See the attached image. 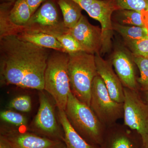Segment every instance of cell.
<instances>
[{
	"label": "cell",
	"mask_w": 148,
	"mask_h": 148,
	"mask_svg": "<svg viewBox=\"0 0 148 148\" xmlns=\"http://www.w3.org/2000/svg\"><path fill=\"white\" fill-rule=\"evenodd\" d=\"M47 49L15 34L1 36V85L44 90L45 73L50 55Z\"/></svg>",
	"instance_id": "6da1fadb"
},
{
	"label": "cell",
	"mask_w": 148,
	"mask_h": 148,
	"mask_svg": "<svg viewBox=\"0 0 148 148\" xmlns=\"http://www.w3.org/2000/svg\"><path fill=\"white\" fill-rule=\"evenodd\" d=\"M72 127L88 143L102 145L106 127L100 121L89 106L69 93L65 110Z\"/></svg>",
	"instance_id": "7a4b0ae2"
},
{
	"label": "cell",
	"mask_w": 148,
	"mask_h": 148,
	"mask_svg": "<svg viewBox=\"0 0 148 148\" xmlns=\"http://www.w3.org/2000/svg\"><path fill=\"white\" fill-rule=\"evenodd\" d=\"M69 55L71 91L78 100L90 107L92 83L98 75L95 54L79 51Z\"/></svg>",
	"instance_id": "3957f363"
},
{
	"label": "cell",
	"mask_w": 148,
	"mask_h": 148,
	"mask_svg": "<svg viewBox=\"0 0 148 148\" xmlns=\"http://www.w3.org/2000/svg\"><path fill=\"white\" fill-rule=\"evenodd\" d=\"M69 55L56 51L48 59L44 76V90L53 98L57 109L66 110L71 85L68 72Z\"/></svg>",
	"instance_id": "277c9868"
},
{
	"label": "cell",
	"mask_w": 148,
	"mask_h": 148,
	"mask_svg": "<svg viewBox=\"0 0 148 148\" xmlns=\"http://www.w3.org/2000/svg\"><path fill=\"white\" fill-rule=\"evenodd\" d=\"M90 107L106 127L115 124L124 116L123 103H118L111 98L105 83L98 75L92 83Z\"/></svg>",
	"instance_id": "5b68a950"
},
{
	"label": "cell",
	"mask_w": 148,
	"mask_h": 148,
	"mask_svg": "<svg viewBox=\"0 0 148 148\" xmlns=\"http://www.w3.org/2000/svg\"><path fill=\"white\" fill-rule=\"evenodd\" d=\"M124 125L140 136L143 148H148V103L140 91L124 87Z\"/></svg>",
	"instance_id": "8992f818"
},
{
	"label": "cell",
	"mask_w": 148,
	"mask_h": 148,
	"mask_svg": "<svg viewBox=\"0 0 148 148\" xmlns=\"http://www.w3.org/2000/svg\"><path fill=\"white\" fill-rule=\"evenodd\" d=\"M88 14L90 17L98 21L102 32V46L100 53L104 54L110 51L113 36L112 16L119 9L115 0H73Z\"/></svg>",
	"instance_id": "52a82bcc"
},
{
	"label": "cell",
	"mask_w": 148,
	"mask_h": 148,
	"mask_svg": "<svg viewBox=\"0 0 148 148\" xmlns=\"http://www.w3.org/2000/svg\"><path fill=\"white\" fill-rule=\"evenodd\" d=\"M38 95L39 108L32 123V131L41 136L64 142V130L58 124L52 103L44 90L39 91Z\"/></svg>",
	"instance_id": "ba28073f"
},
{
	"label": "cell",
	"mask_w": 148,
	"mask_h": 148,
	"mask_svg": "<svg viewBox=\"0 0 148 148\" xmlns=\"http://www.w3.org/2000/svg\"><path fill=\"white\" fill-rule=\"evenodd\" d=\"M63 21H60L59 13L54 3L51 0L45 2L32 15L27 25L21 28L18 34L23 32H41L53 36L67 33Z\"/></svg>",
	"instance_id": "9c48e42d"
},
{
	"label": "cell",
	"mask_w": 148,
	"mask_h": 148,
	"mask_svg": "<svg viewBox=\"0 0 148 148\" xmlns=\"http://www.w3.org/2000/svg\"><path fill=\"white\" fill-rule=\"evenodd\" d=\"M1 135L6 139L12 148H66L63 141L8 126L1 127Z\"/></svg>",
	"instance_id": "30bf717a"
},
{
	"label": "cell",
	"mask_w": 148,
	"mask_h": 148,
	"mask_svg": "<svg viewBox=\"0 0 148 148\" xmlns=\"http://www.w3.org/2000/svg\"><path fill=\"white\" fill-rule=\"evenodd\" d=\"M110 60L123 87L140 91L135 71L136 65L133 55L129 49L125 46L117 45Z\"/></svg>",
	"instance_id": "8fae6325"
},
{
	"label": "cell",
	"mask_w": 148,
	"mask_h": 148,
	"mask_svg": "<svg viewBox=\"0 0 148 148\" xmlns=\"http://www.w3.org/2000/svg\"><path fill=\"white\" fill-rule=\"evenodd\" d=\"M68 32L79 44L82 51L93 54L100 53L102 46V29L90 24L84 15L75 27L69 29Z\"/></svg>",
	"instance_id": "7c38bea8"
},
{
	"label": "cell",
	"mask_w": 148,
	"mask_h": 148,
	"mask_svg": "<svg viewBox=\"0 0 148 148\" xmlns=\"http://www.w3.org/2000/svg\"><path fill=\"white\" fill-rule=\"evenodd\" d=\"M95 55L98 75L105 83L111 98L118 103H124V87L114 71L110 61L104 59L100 52Z\"/></svg>",
	"instance_id": "4fadbf2b"
},
{
	"label": "cell",
	"mask_w": 148,
	"mask_h": 148,
	"mask_svg": "<svg viewBox=\"0 0 148 148\" xmlns=\"http://www.w3.org/2000/svg\"><path fill=\"white\" fill-rule=\"evenodd\" d=\"M124 126L116 123L106 128L105 148H138L131 131Z\"/></svg>",
	"instance_id": "5bb4252c"
},
{
	"label": "cell",
	"mask_w": 148,
	"mask_h": 148,
	"mask_svg": "<svg viewBox=\"0 0 148 148\" xmlns=\"http://www.w3.org/2000/svg\"><path fill=\"white\" fill-rule=\"evenodd\" d=\"M56 114L64 130L66 148H98L88 143L76 131L68 120L65 111L57 109Z\"/></svg>",
	"instance_id": "9a60e30c"
},
{
	"label": "cell",
	"mask_w": 148,
	"mask_h": 148,
	"mask_svg": "<svg viewBox=\"0 0 148 148\" xmlns=\"http://www.w3.org/2000/svg\"><path fill=\"white\" fill-rule=\"evenodd\" d=\"M17 35L22 39L40 47L65 52L63 46L56 38L47 33L41 32H23Z\"/></svg>",
	"instance_id": "2e32d148"
},
{
	"label": "cell",
	"mask_w": 148,
	"mask_h": 148,
	"mask_svg": "<svg viewBox=\"0 0 148 148\" xmlns=\"http://www.w3.org/2000/svg\"><path fill=\"white\" fill-rule=\"evenodd\" d=\"M115 23L127 26L145 27L148 29V18L145 13L136 11L119 9L114 12Z\"/></svg>",
	"instance_id": "e0dca14e"
},
{
	"label": "cell",
	"mask_w": 148,
	"mask_h": 148,
	"mask_svg": "<svg viewBox=\"0 0 148 148\" xmlns=\"http://www.w3.org/2000/svg\"><path fill=\"white\" fill-rule=\"evenodd\" d=\"M61 10L64 25L68 29L75 27L82 16L83 9L73 0H57Z\"/></svg>",
	"instance_id": "ac0fdd59"
},
{
	"label": "cell",
	"mask_w": 148,
	"mask_h": 148,
	"mask_svg": "<svg viewBox=\"0 0 148 148\" xmlns=\"http://www.w3.org/2000/svg\"><path fill=\"white\" fill-rule=\"evenodd\" d=\"M113 29L125 42L130 41L148 37V29L145 27L123 25L113 22Z\"/></svg>",
	"instance_id": "d6986e66"
},
{
	"label": "cell",
	"mask_w": 148,
	"mask_h": 148,
	"mask_svg": "<svg viewBox=\"0 0 148 148\" xmlns=\"http://www.w3.org/2000/svg\"><path fill=\"white\" fill-rule=\"evenodd\" d=\"M134 61L138 67L140 76L138 78V82L142 92L148 91V58L133 56Z\"/></svg>",
	"instance_id": "ffe728a7"
},
{
	"label": "cell",
	"mask_w": 148,
	"mask_h": 148,
	"mask_svg": "<svg viewBox=\"0 0 148 148\" xmlns=\"http://www.w3.org/2000/svg\"><path fill=\"white\" fill-rule=\"evenodd\" d=\"M124 44L132 55L148 58V37L135 40L125 42Z\"/></svg>",
	"instance_id": "44dd1931"
},
{
	"label": "cell",
	"mask_w": 148,
	"mask_h": 148,
	"mask_svg": "<svg viewBox=\"0 0 148 148\" xmlns=\"http://www.w3.org/2000/svg\"><path fill=\"white\" fill-rule=\"evenodd\" d=\"M1 119L16 127H26L28 121L23 115L11 110H5L1 112Z\"/></svg>",
	"instance_id": "7402d4cb"
},
{
	"label": "cell",
	"mask_w": 148,
	"mask_h": 148,
	"mask_svg": "<svg viewBox=\"0 0 148 148\" xmlns=\"http://www.w3.org/2000/svg\"><path fill=\"white\" fill-rule=\"evenodd\" d=\"M54 37L61 44L66 53L71 54L82 51L79 44L69 32L58 34Z\"/></svg>",
	"instance_id": "603a6c76"
},
{
	"label": "cell",
	"mask_w": 148,
	"mask_h": 148,
	"mask_svg": "<svg viewBox=\"0 0 148 148\" xmlns=\"http://www.w3.org/2000/svg\"><path fill=\"white\" fill-rule=\"evenodd\" d=\"M8 108L23 112H29L32 108V101L28 95H19L11 100Z\"/></svg>",
	"instance_id": "cb8c5ba5"
},
{
	"label": "cell",
	"mask_w": 148,
	"mask_h": 148,
	"mask_svg": "<svg viewBox=\"0 0 148 148\" xmlns=\"http://www.w3.org/2000/svg\"><path fill=\"white\" fill-rule=\"evenodd\" d=\"M119 9L143 12L148 10V0H115Z\"/></svg>",
	"instance_id": "d4e9b609"
},
{
	"label": "cell",
	"mask_w": 148,
	"mask_h": 148,
	"mask_svg": "<svg viewBox=\"0 0 148 148\" xmlns=\"http://www.w3.org/2000/svg\"><path fill=\"white\" fill-rule=\"evenodd\" d=\"M45 1V0H26L33 15Z\"/></svg>",
	"instance_id": "484cf974"
},
{
	"label": "cell",
	"mask_w": 148,
	"mask_h": 148,
	"mask_svg": "<svg viewBox=\"0 0 148 148\" xmlns=\"http://www.w3.org/2000/svg\"><path fill=\"white\" fill-rule=\"evenodd\" d=\"M0 148H12L6 139L1 135H0Z\"/></svg>",
	"instance_id": "4316f807"
},
{
	"label": "cell",
	"mask_w": 148,
	"mask_h": 148,
	"mask_svg": "<svg viewBox=\"0 0 148 148\" xmlns=\"http://www.w3.org/2000/svg\"><path fill=\"white\" fill-rule=\"evenodd\" d=\"M143 95L144 96V98L146 102L148 103V91H145V92H143Z\"/></svg>",
	"instance_id": "83f0119b"
},
{
	"label": "cell",
	"mask_w": 148,
	"mask_h": 148,
	"mask_svg": "<svg viewBox=\"0 0 148 148\" xmlns=\"http://www.w3.org/2000/svg\"><path fill=\"white\" fill-rule=\"evenodd\" d=\"M3 1H7V2L14 3L16 0H3Z\"/></svg>",
	"instance_id": "f1b7e54d"
}]
</instances>
